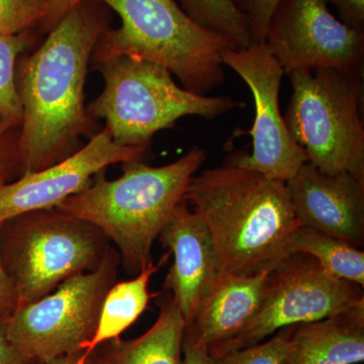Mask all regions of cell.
Segmentation results:
<instances>
[{
	"label": "cell",
	"mask_w": 364,
	"mask_h": 364,
	"mask_svg": "<svg viewBox=\"0 0 364 364\" xmlns=\"http://www.w3.org/2000/svg\"><path fill=\"white\" fill-rule=\"evenodd\" d=\"M47 11V0H0V35L30 32L41 26Z\"/></svg>",
	"instance_id": "obj_23"
},
{
	"label": "cell",
	"mask_w": 364,
	"mask_h": 364,
	"mask_svg": "<svg viewBox=\"0 0 364 364\" xmlns=\"http://www.w3.org/2000/svg\"><path fill=\"white\" fill-rule=\"evenodd\" d=\"M48 11L40 28L43 32L49 33L59 21L74 6H78L85 0H47Z\"/></svg>",
	"instance_id": "obj_30"
},
{
	"label": "cell",
	"mask_w": 364,
	"mask_h": 364,
	"mask_svg": "<svg viewBox=\"0 0 364 364\" xmlns=\"http://www.w3.org/2000/svg\"><path fill=\"white\" fill-rule=\"evenodd\" d=\"M6 318H0V364H33L35 361L7 337Z\"/></svg>",
	"instance_id": "obj_28"
},
{
	"label": "cell",
	"mask_w": 364,
	"mask_h": 364,
	"mask_svg": "<svg viewBox=\"0 0 364 364\" xmlns=\"http://www.w3.org/2000/svg\"><path fill=\"white\" fill-rule=\"evenodd\" d=\"M291 330L293 326L282 328L268 341L246 348L210 354V364H282Z\"/></svg>",
	"instance_id": "obj_22"
},
{
	"label": "cell",
	"mask_w": 364,
	"mask_h": 364,
	"mask_svg": "<svg viewBox=\"0 0 364 364\" xmlns=\"http://www.w3.org/2000/svg\"><path fill=\"white\" fill-rule=\"evenodd\" d=\"M159 239L174 255L163 289L171 291L186 325L191 324L222 274L214 242L205 223L184 200L174 208Z\"/></svg>",
	"instance_id": "obj_14"
},
{
	"label": "cell",
	"mask_w": 364,
	"mask_h": 364,
	"mask_svg": "<svg viewBox=\"0 0 364 364\" xmlns=\"http://www.w3.org/2000/svg\"><path fill=\"white\" fill-rule=\"evenodd\" d=\"M147 150L117 145L105 128L63 161L1 186L0 225L26 213L58 207L69 196L87 188L98 172L117 163L142 160Z\"/></svg>",
	"instance_id": "obj_12"
},
{
	"label": "cell",
	"mask_w": 364,
	"mask_h": 364,
	"mask_svg": "<svg viewBox=\"0 0 364 364\" xmlns=\"http://www.w3.org/2000/svg\"><path fill=\"white\" fill-rule=\"evenodd\" d=\"M6 126L0 119V188L9 183L14 173L20 177L18 162V136L14 138L6 136V134L14 130Z\"/></svg>",
	"instance_id": "obj_25"
},
{
	"label": "cell",
	"mask_w": 364,
	"mask_h": 364,
	"mask_svg": "<svg viewBox=\"0 0 364 364\" xmlns=\"http://www.w3.org/2000/svg\"><path fill=\"white\" fill-rule=\"evenodd\" d=\"M269 273L240 277L222 273L203 299L186 331L208 351L236 337L262 301Z\"/></svg>",
	"instance_id": "obj_15"
},
{
	"label": "cell",
	"mask_w": 364,
	"mask_h": 364,
	"mask_svg": "<svg viewBox=\"0 0 364 364\" xmlns=\"http://www.w3.org/2000/svg\"><path fill=\"white\" fill-rule=\"evenodd\" d=\"M33 39L31 32L0 35V119L11 128L20 129L23 122V107L16 85V61Z\"/></svg>",
	"instance_id": "obj_21"
},
{
	"label": "cell",
	"mask_w": 364,
	"mask_h": 364,
	"mask_svg": "<svg viewBox=\"0 0 364 364\" xmlns=\"http://www.w3.org/2000/svg\"><path fill=\"white\" fill-rule=\"evenodd\" d=\"M119 263V251L109 246L97 269L74 275L42 299L16 306L6 318L9 339L40 364L85 350Z\"/></svg>",
	"instance_id": "obj_8"
},
{
	"label": "cell",
	"mask_w": 364,
	"mask_h": 364,
	"mask_svg": "<svg viewBox=\"0 0 364 364\" xmlns=\"http://www.w3.org/2000/svg\"><path fill=\"white\" fill-rule=\"evenodd\" d=\"M286 184L301 227L363 247L364 182L349 173L326 174L306 162Z\"/></svg>",
	"instance_id": "obj_13"
},
{
	"label": "cell",
	"mask_w": 364,
	"mask_h": 364,
	"mask_svg": "<svg viewBox=\"0 0 364 364\" xmlns=\"http://www.w3.org/2000/svg\"><path fill=\"white\" fill-rule=\"evenodd\" d=\"M107 7L85 0L59 21L44 43L21 59L16 85L23 107L18 136L20 176L63 161L95 135L85 107L88 66L100 36L109 28Z\"/></svg>",
	"instance_id": "obj_1"
},
{
	"label": "cell",
	"mask_w": 364,
	"mask_h": 364,
	"mask_svg": "<svg viewBox=\"0 0 364 364\" xmlns=\"http://www.w3.org/2000/svg\"><path fill=\"white\" fill-rule=\"evenodd\" d=\"M195 147L176 161L153 167L142 160L123 163V176L114 181L105 170L90 186L69 196L57 208L100 228L119 249L129 274H139L152 262L151 250L191 179L207 159Z\"/></svg>",
	"instance_id": "obj_3"
},
{
	"label": "cell",
	"mask_w": 364,
	"mask_h": 364,
	"mask_svg": "<svg viewBox=\"0 0 364 364\" xmlns=\"http://www.w3.org/2000/svg\"><path fill=\"white\" fill-rule=\"evenodd\" d=\"M160 267L161 263L154 264L152 261L134 279L112 284L102 303L97 330L83 355H90L100 345L119 339L145 312L151 298L150 279Z\"/></svg>",
	"instance_id": "obj_18"
},
{
	"label": "cell",
	"mask_w": 364,
	"mask_h": 364,
	"mask_svg": "<svg viewBox=\"0 0 364 364\" xmlns=\"http://www.w3.org/2000/svg\"><path fill=\"white\" fill-rule=\"evenodd\" d=\"M364 360V301L334 317L293 326L282 364H359Z\"/></svg>",
	"instance_id": "obj_16"
},
{
	"label": "cell",
	"mask_w": 364,
	"mask_h": 364,
	"mask_svg": "<svg viewBox=\"0 0 364 364\" xmlns=\"http://www.w3.org/2000/svg\"><path fill=\"white\" fill-rule=\"evenodd\" d=\"M198 25L224 36L239 49L251 45L247 21L231 0H176Z\"/></svg>",
	"instance_id": "obj_20"
},
{
	"label": "cell",
	"mask_w": 364,
	"mask_h": 364,
	"mask_svg": "<svg viewBox=\"0 0 364 364\" xmlns=\"http://www.w3.org/2000/svg\"><path fill=\"white\" fill-rule=\"evenodd\" d=\"M223 63L247 85L255 107L253 126L248 132L252 136V152L229 155L225 164L257 172L274 181H289L308 162V155L294 140L280 112L284 70L265 43L228 49L223 54Z\"/></svg>",
	"instance_id": "obj_10"
},
{
	"label": "cell",
	"mask_w": 364,
	"mask_h": 364,
	"mask_svg": "<svg viewBox=\"0 0 364 364\" xmlns=\"http://www.w3.org/2000/svg\"><path fill=\"white\" fill-rule=\"evenodd\" d=\"M183 361L184 364H210L208 347L195 341L186 329L183 338Z\"/></svg>",
	"instance_id": "obj_31"
},
{
	"label": "cell",
	"mask_w": 364,
	"mask_h": 364,
	"mask_svg": "<svg viewBox=\"0 0 364 364\" xmlns=\"http://www.w3.org/2000/svg\"><path fill=\"white\" fill-rule=\"evenodd\" d=\"M186 322L172 296L163 299L156 322L136 339L109 341V364H184Z\"/></svg>",
	"instance_id": "obj_17"
},
{
	"label": "cell",
	"mask_w": 364,
	"mask_h": 364,
	"mask_svg": "<svg viewBox=\"0 0 364 364\" xmlns=\"http://www.w3.org/2000/svg\"><path fill=\"white\" fill-rule=\"evenodd\" d=\"M247 21L251 45L264 44L268 26L280 0H231Z\"/></svg>",
	"instance_id": "obj_24"
},
{
	"label": "cell",
	"mask_w": 364,
	"mask_h": 364,
	"mask_svg": "<svg viewBox=\"0 0 364 364\" xmlns=\"http://www.w3.org/2000/svg\"><path fill=\"white\" fill-rule=\"evenodd\" d=\"M121 18L117 28L100 36L93 65L134 57L157 64L181 81L182 87L207 95L226 79L223 54L236 49L231 40L189 18L176 0H97Z\"/></svg>",
	"instance_id": "obj_4"
},
{
	"label": "cell",
	"mask_w": 364,
	"mask_h": 364,
	"mask_svg": "<svg viewBox=\"0 0 364 364\" xmlns=\"http://www.w3.org/2000/svg\"><path fill=\"white\" fill-rule=\"evenodd\" d=\"M336 7L340 21L345 25L364 31V0H325Z\"/></svg>",
	"instance_id": "obj_26"
},
{
	"label": "cell",
	"mask_w": 364,
	"mask_h": 364,
	"mask_svg": "<svg viewBox=\"0 0 364 364\" xmlns=\"http://www.w3.org/2000/svg\"><path fill=\"white\" fill-rule=\"evenodd\" d=\"M83 351L52 359L44 364H109V342L100 345L88 356L83 355Z\"/></svg>",
	"instance_id": "obj_29"
},
{
	"label": "cell",
	"mask_w": 364,
	"mask_h": 364,
	"mask_svg": "<svg viewBox=\"0 0 364 364\" xmlns=\"http://www.w3.org/2000/svg\"><path fill=\"white\" fill-rule=\"evenodd\" d=\"M289 77L293 95L284 122L308 163L364 182L363 74L326 68Z\"/></svg>",
	"instance_id": "obj_7"
},
{
	"label": "cell",
	"mask_w": 364,
	"mask_h": 364,
	"mask_svg": "<svg viewBox=\"0 0 364 364\" xmlns=\"http://www.w3.org/2000/svg\"><path fill=\"white\" fill-rule=\"evenodd\" d=\"M105 80L102 92L87 112L105 121L112 140L126 147H149L158 132L176 127L184 117L205 119L244 107L227 97H208L181 87L172 74L157 64L122 56L95 65Z\"/></svg>",
	"instance_id": "obj_5"
},
{
	"label": "cell",
	"mask_w": 364,
	"mask_h": 364,
	"mask_svg": "<svg viewBox=\"0 0 364 364\" xmlns=\"http://www.w3.org/2000/svg\"><path fill=\"white\" fill-rule=\"evenodd\" d=\"M109 242L100 228L57 208L4 223L0 254L18 306L42 299L74 275L97 269Z\"/></svg>",
	"instance_id": "obj_6"
},
{
	"label": "cell",
	"mask_w": 364,
	"mask_h": 364,
	"mask_svg": "<svg viewBox=\"0 0 364 364\" xmlns=\"http://www.w3.org/2000/svg\"><path fill=\"white\" fill-rule=\"evenodd\" d=\"M265 45L284 75L326 68L363 74L364 31L335 18L325 0H280Z\"/></svg>",
	"instance_id": "obj_11"
},
{
	"label": "cell",
	"mask_w": 364,
	"mask_h": 364,
	"mask_svg": "<svg viewBox=\"0 0 364 364\" xmlns=\"http://www.w3.org/2000/svg\"><path fill=\"white\" fill-rule=\"evenodd\" d=\"M183 200L208 227L222 273H270L291 257L301 225L286 182L224 164L193 176Z\"/></svg>",
	"instance_id": "obj_2"
},
{
	"label": "cell",
	"mask_w": 364,
	"mask_h": 364,
	"mask_svg": "<svg viewBox=\"0 0 364 364\" xmlns=\"http://www.w3.org/2000/svg\"><path fill=\"white\" fill-rule=\"evenodd\" d=\"M1 231V225H0ZM18 306V296L11 277L7 274L0 254V318H6Z\"/></svg>",
	"instance_id": "obj_27"
},
{
	"label": "cell",
	"mask_w": 364,
	"mask_h": 364,
	"mask_svg": "<svg viewBox=\"0 0 364 364\" xmlns=\"http://www.w3.org/2000/svg\"><path fill=\"white\" fill-rule=\"evenodd\" d=\"M291 252L313 256L333 277L364 287V252L360 248L301 226L294 235Z\"/></svg>",
	"instance_id": "obj_19"
},
{
	"label": "cell",
	"mask_w": 364,
	"mask_h": 364,
	"mask_svg": "<svg viewBox=\"0 0 364 364\" xmlns=\"http://www.w3.org/2000/svg\"><path fill=\"white\" fill-rule=\"evenodd\" d=\"M363 301V287L326 272L313 256L294 254L268 275L262 301L249 324L208 352L246 348L282 328L334 317Z\"/></svg>",
	"instance_id": "obj_9"
}]
</instances>
